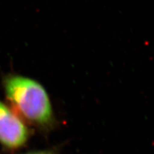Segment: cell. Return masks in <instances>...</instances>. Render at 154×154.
I'll return each instance as SVG.
<instances>
[{"instance_id":"obj_1","label":"cell","mask_w":154,"mask_h":154,"mask_svg":"<svg viewBox=\"0 0 154 154\" xmlns=\"http://www.w3.org/2000/svg\"><path fill=\"white\" fill-rule=\"evenodd\" d=\"M5 86L7 99L25 119L39 125L51 122V102L41 84L26 77L11 76L5 80Z\"/></svg>"},{"instance_id":"obj_2","label":"cell","mask_w":154,"mask_h":154,"mask_svg":"<svg viewBox=\"0 0 154 154\" xmlns=\"http://www.w3.org/2000/svg\"><path fill=\"white\" fill-rule=\"evenodd\" d=\"M28 138V130L22 120L0 101V142L10 149L24 145Z\"/></svg>"},{"instance_id":"obj_3","label":"cell","mask_w":154,"mask_h":154,"mask_svg":"<svg viewBox=\"0 0 154 154\" xmlns=\"http://www.w3.org/2000/svg\"><path fill=\"white\" fill-rule=\"evenodd\" d=\"M28 154H53V153L49 151H37V152H33V153H30Z\"/></svg>"}]
</instances>
